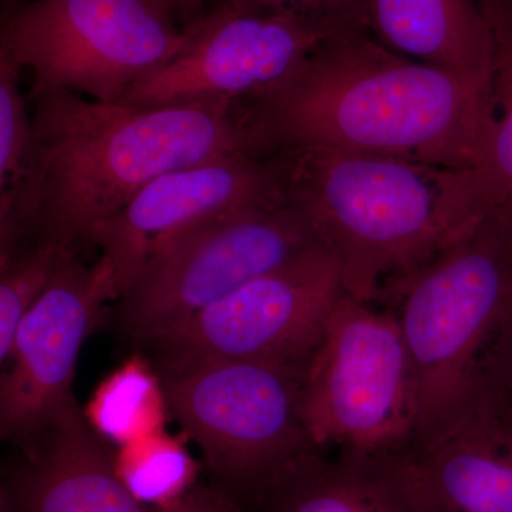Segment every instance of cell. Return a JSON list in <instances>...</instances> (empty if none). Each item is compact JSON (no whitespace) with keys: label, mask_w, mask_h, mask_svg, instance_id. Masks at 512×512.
Instances as JSON below:
<instances>
[{"label":"cell","mask_w":512,"mask_h":512,"mask_svg":"<svg viewBox=\"0 0 512 512\" xmlns=\"http://www.w3.org/2000/svg\"><path fill=\"white\" fill-rule=\"evenodd\" d=\"M239 106L265 153L316 146L481 170L493 147V93L359 28L326 40L288 79Z\"/></svg>","instance_id":"cell-1"},{"label":"cell","mask_w":512,"mask_h":512,"mask_svg":"<svg viewBox=\"0 0 512 512\" xmlns=\"http://www.w3.org/2000/svg\"><path fill=\"white\" fill-rule=\"evenodd\" d=\"M32 158L0 255L47 241L76 251L161 175L214 158L264 153L238 103L160 107L30 92Z\"/></svg>","instance_id":"cell-2"},{"label":"cell","mask_w":512,"mask_h":512,"mask_svg":"<svg viewBox=\"0 0 512 512\" xmlns=\"http://www.w3.org/2000/svg\"><path fill=\"white\" fill-rule=\"evenodd\" d=\"M288 195L339 256L346 292L383 286L466 237L495 210L483 170L328 147L284 148Z\"/></svg>","instance_id":"cell-3"},{"label":"cell","mask_w":512,"mask_h":512,"mask_svg":"<svg viewBox=\"0 0 512 512\" xmlns=\"http://www.w3.org/2000/svg\"><path fill=\"white\" fill-rule=\"evenodd\" d=\"M399 320L412 357L426 439L458 417L512 397V215L488 214L466 237L375 301Z\"/></svg>","instance_id":"cell-4"},{"label":"cell","mask_w":512,"mask_h":512,"mask_svg":"<svg viewBox=\"0 0 512 512\" xmlns=\"http://www.w3.org/2000/svg\"><path fill=\"white\" fill-rule=\"evenodd\" d=\"M171 414L208 467L259 504L322 450L301 412L305 369L198 355L165 357Z\"/></svg>","instance_id":"cell-5"},{"label":"cell","mask_w":512,"mask_h":512,"mask_svg":"<svg viewBox=\"0 0 512 512\" xmlns=\"http://www.w3.org/2000/svg\"><path fill=\"white\" fill-rule=\"evenodd\" d=\"M165 0H13L0 50L33 73L32 92L120 103L133 84L183 55L198 20L178 28Z\"/></svg>","instance_id":"cell-6"},{"label":"cell","mask_w":512,"mask_h":512,"mask_svg":"<svg viewBox=\"0 0 512 512\" xmlns=\"http://www.w3.org/2000/svg\"><path fill=\"white\" fill-rule=\"evenodd\" d=\"M301 412L323 450L399 456L417 437L412 357L390 309L346 292L303 373Z\"/></svg>","instance_id":"cell-7"},{"label":"cell","mask_w":512,"mask_h":512,"mask_svg":"<svg viewBox=\"0 0 512 512\" xmlns=\"http://www.w3.org/2000/svg\"><path fill=\"white\" fill-rule=\"evenodd\" d=\"M319 244L292 201L217 215L151 255L120 298L121 323L143 342Z\"/></svg>","instance_id":"cell-8"},{"label":"cell","mask_w":512,"mask_h":512,"mask_svg":"<svg viewBox=\"0 0 512 512\" xmlns=\"http://www.w3.org/2000/svg\"><path fill=\"white\" fill-rule=\"evenodd\" d=\"M353 28H359L355 20L340 16L220 5L198 19L197 35L183 55L138 80L120 103L160 107L255 99L288 79L326 40Z\"/></svg>","instance_id":"cell-9"},{"label":"cell","mask_w":512,"mask_h":512,"mask_svg":"<svg viewBox=\"0 0 512 512\" xmlns=\"http://www.w3.org/2000/svg\"><path fill=\"white\" fill-rule=\"evenodd\" d=\"M345 293L339 256L319 244L143 342L164 357L222 356L305 369Z\"/></svg>","instance_id":"cell-10"},{"label":"cell","mask_w":512,"mask_h":512,"mask_svg":"<svg viewBox=\"0 0 512 512\" xmlns=\"http://www.w3.org/2000/svg\"><path fill=\"white\" fill-rule=\"evenodd\" d=\"M110 266L86 265L66 251L55 275L20 322L0 380V433L22 447L74 400L72 383L87 335L110 299Z\"/></svg>","instance_id":"cell-11"},{"label":"cell","mask_w":512,"mask_h":512,"mask_svg":"<svg viewBox=\"0 0 512 512\" xmlns=\"http://www.w3.org/2000/svg\"><path fill=\"white\" fill-rule=\"evenodd\" d=\"M286 201L284 151L231 154L161 175L97 225L89 244L100 248L121 298L151 255L181 232L225 212Z\"/></svg>","instance_id":"cell-12"},{"label":"cell","mask_w":512,"mask_h":512,"mask_svg":"<svg viewBox=\"0 0 512 512\" xmlns=\"http://www.w3.org/2000/svg\"><path fill=\"white\" fill-rule=\"evenodd\" d=\"M396 466L413 512H512V397L416 441Z\"/></svg>","instance_id":"cell-13"},{"label":"cell","mask_w":512,"mask_h":512,"mask_svg":"<svg viewBox=\"0 0 512 512\" xmlns=\"http://www.w3.org/2000/svg\"><path fill=\"white\" fill-rule=\"evenodd\" d=\"M76 400L22 446L2 494L12 512H156L138 503L114 470Z\"/></svg>","instance_id":"cell-14"},{"label":"cell","mask_w":512,"mask_h":512,"mask_svg":"<svg viewBox=\"0 0 512 512\" xmlns=\"http://www.w3.org/2000/svg\"><path fill=\"white\" fill-rule=\"evenodd\" d=\"M360 29L397 55L493 93L494 40L478 0H359Z\"/></svg>","instance_id":"cell-15"},{"label":"cell","mask_w":512,"mask_h":512,"mask_svg":"<svg viewBox=\"0 0 512 512\" xmlns=\"http://www.w3.org/2000/svg\"><path fill=\"white\" fill-rule=\"evenodd\" d=\"M258 505L262 512H413L396 456L349 451L315 458Z\"/></svg>","instance_id":"cell-16"},{"label":"cell","mask_w":512,"mask_h":512,"mask_svg":"<svg viewBox=\"0 0 512 512\" xmlns=\"http://www.w3.org/2000/svg\"><path fill=\"white\" fill-rule=\"evenodd\" d=\"M171 413L163 379L143 356H131L94 390L83 416L117 448L165 431Z\"/></svg>","instance_id":"cell-17"},{"label":"cell","mask_w":512,"mask_h":512,"mask_svg":"<svg viewBox=\"0 0 512 512\" xmlns=\"http://www.w3.org/2000/svg\"><path fill=\"white\" fill-rule=\"evenodd\" d=\"M187 440L161 431L117 448L114 470L138 503L157 510L177 503L194 488L201 467L188 451Z\"/></svg>","instance_id":"cell-18"},{"label":"cell","mask_w":512,"mask_h":512,"mask_svg":"<svg viewBox=\"0 0 512 512\" xmlns=\"http://www.w3.org/2000/svg\"><path fill=\"white\" fill-rule=\"evenodd\" d=\"M494 40V138L487 167L481 168L495 210L512 215V0H478Z\"/></svg>","instance_id":"cell-19"},{"label":"cell","mask_w":512,"mask_h":512,"mask_svg":"<svg viewBox=\"0 0 512 512\" xmlns=\"http://www.w3.org/2000/svg\"><path fill=\"white\" fill-rule=\"evenodd\" d=\"M22 67L0 50V235L15 221L32 158V119L20 90Z\"/></svg>","instance_id":"cell-20"},{"label":"cell","mask_w":512,"mask_h":512,"mask_svg":"<svg viewBox=\"0 0 512 512\" xmlns=\"http://www.w3.org/2000/svg\"><path fill=\"white\" fill-rule=\"evenodd\" d=\"M64 249L40 241L0 264V362L8 365L20 322L45 292L55 275Z\"/></svg>","instance_id":"cell-21"},{"label":"cell","mask_w":512,"mask_h":512,"mask_svg":"<svg viewBox=\"0 0 512 512\" xmlns=\"http://www.w3.org/2000/svg\"><path fill=\"white\" fill-rule=\"evenodd\" d=\"M357 2L359 0H222L221 5L241 9L299 10L315 15L340 16L357 23Z\"/></svg>","instance_id":"cell-22"},{"label":"cell","mask_w":512,"mask_h":512,"mask_svg":"<svg viewBox=\"0 0 512 512\" xmlns=\"http://www.w3.org/2000/svg\"><path fill=\"white\" fill-rule=\"evenodd\" d=\"M224 497L205 488H192L190 493L167 507L157 508L156 512H221Z\"/></svg>","instance_id":"cell-23"},{"label":"cell","mask_w":512,"mask_h":512,"mask_svg":"<svg viewBox=\"0 0 512 512\" xmlns=\"http://www.w3.org/2000/svg\"><path fill=\"white\" fill-rule=\"evenodd\" d=\"M174 10H191L197 8L202 0H165Z\"/></svg>","instance_id":"cell-24"},{"label":"cell","mask_w":512,"mask_h":512,"mask_svg":"<svg viewBox=\"0 0 512 512\" xmlns=\"http://www.w3.org/2000/svg\"><path fill=\"white\" fill-rule=\"evenodd\" d=\"M221 512H242L239 510L237 505H235L234 501L231 500V498L225 497L224 498V504H222V510Z\"/></svg>","instance_id":"cell-25"},{"label":"cell","mask_w":512,"mask_h":512,"mask_svg":"<svg viewBox=\"0 0 512 512\" xmlns=\"http://www.w3.org/2000/svg\"><path fill=\"white\" fill-rule=\"evenodd\" d=\"M0 512H12L10 511L8 500H6L5 494L0 493Z\"/></svg>","instance_id":"cell-26"}]
</instances>
